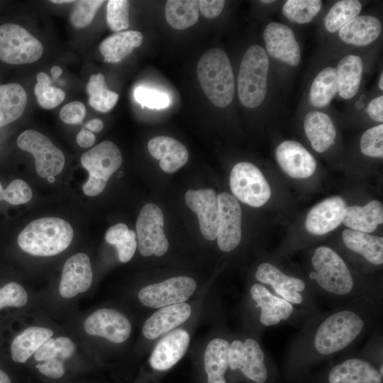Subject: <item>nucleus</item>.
Listing matches in <instances>:
<instances>
[{
  "instance_id": "nucleus-18",
  "label": "nucleus",
  "mask_w": 383,
  "mask_h": 383,
  "mask_svg": "<svg viewBox=\"0 0 383 383\" xmlns=\"http://www.w3.org/2000/svg\"><path fill=\"white\" fill-rule=\"evenodd\" d=\"M345 201L340 196H332L317 204L309 211L305 221L308 232L323 235L336 228L341 223Z\"/></svg>"
},
{
  "instance_id": "nucleus-60",
  "label": "nucleus",
  "mask_w": 383,
  "mask_h": 383,
  "mask_svg": "<svg viewBox=\"0 0 383 383\" xmlns=\"http://www.w3.org/2000/svg\"><path fill=\"white\" fill-rule=\"evenodd\" d=\"M383 74H382V72L380 75V77H379V87L381 90L383 89Z\"/></svg>"
},
{
  "instance_id": "nucleus-13",
  "label": "nucleus",
  "mask_w": 383,
  "mask_h": 383,
  "mask_svg": "<svg viewBox=\"0 0 383 383\" xmlns=\"http://www.w3.org/2000/svg\"><path fill=\"white\" fill-rule=\"evenodd\" d=\"M219 225L217 233L220 250L230 252L241 240V208L237 199L227 192L218 196Z\"/></svg>"
},
{
  "instance_id": "nucleus-46",
  "label": "nucleus",
  "mask_w": 383,
  "mask_h": 383,
  "mask_svg": "<svg viewBox=\"0 0 383 383\" xmlns=\"http://www.w3.org/2000/svg\"><path fill=\"white\" fill-rule=\"evenodd\" d=\"M361 152L367 156L382 158L383 157V124L367 129L360 139Z\"/></svg>"
},
{
  "instance_id": "nucleus-27",
  "label": "nucleus",
  "mask_w": 383,
  "mask_h": 383,
  "mask_svg": "<svg viewBox=\"0 0 383 383\" xmlns=\"http://www.w3.org/2000/svg\"><path fill=\"white\" fill-rule=\"evenodd\" d=\"M342 223L352 230L372 233L383 223L382 204L372 200L364 206H347L343 212Z\"/></svg>"
},
{
  "instance_id": "nucleus-7",
  "label": "nucleus",
  "mask_w": 383,
  "mask_h": 383,
  "mask_svg": "<svg viewBox=\"0 0 383 383\" xmlns=\"http://www.w3.org/2000/svg\"><path fill=\"white\" fill-rule=\"evenodd\" d=\"M316 279L325 290L346 294L353 287L352 275L343 259L328 247L318 248L311 259Z\"/></svg>"
},
{
  "instance_id": "nucleus-26",
  "label": "nucleus",
  "mask_w": 383,
  "mask_h": 383,
  "mask_svg": "<svg viewBox=\"0 0 383 383\" xmlns=\"http://www.w3.org/2000/svg\"><path fill=\"white\" fill-rule=\"evenodd\" d=\"M304 127L312 148L318 152H325L335 141L336 131L333 122L323 112H309L304 117Z\"/></svg>"
},
{
  "instance_id": "nucleus-36",
  "label": "nucleus",
  "mask_w": 383,
  "mask_h": 383,
  "mask_svg": "<svg viewBox=\"0 0 383 383\" xmlns=\"http://www.w3.org/2000/svg\"><path fill=\"white\" fill-rule=\"evenodd\" d=\"M227 340L215 338L208 344L204 356V365L208 377H223L228 365Z\"/></svg>"
},
{
  "instance_id": "nucleus-15",
  "label": "nucleus",
  "mask_w": 383,
  "mask_h": 383,
  "mask_svg": "<svg viewBox=\"0 0 383 383\" xmlns=\"http://www.w3.org/2000/svg\"><path fill=\"white\" fill-rule=\"evenodd\" d=\"M263 38L271 57L290 66L298 65L301 60L300 47L289 26L272 22L265 27Z\"/></svg>"
},
{
  "instance_id": "nucleus-57",
  "label": "nucleus",
  "mask_w": 383,
  "mask_h": 383,
  "mask_svg": "<svg viewBox=\"0 0 383 383\" xmlns=\"http://www.w3.org/2000/svg\"><path fill=\"white\" fill-rule=\"evenodd\" d=\"M0 383H11V379L7 373L0 369Z\"/></svg>"
},
{
  "instance_id": "nucleus-42",
  "label": "nucleus",
  "mask_w": 383,
  "mask_h": 383,
  "mask_svg": "<svg viewBox=\"0 0 383 383\" xmlns=\"http://www.w3.org/2000/svg\"><path fill=\"white\" fill-rule=\"evenodd\" d=\"M38 83L34 92L39 105L45 109H52L60 105L65 98V93L61 89L51 86L50 77L45 72H39L36 76Z\"/></svg>"
},
{
  "instance_id": "nucleus-24",
  "label": "nucleus",
  "mask_w": 383,
  "mask_h": 383,
  "mask_svg": "<svg viewBox=\"0 0 383 383\" xmlns=\"http://www.w3.org/2000/svg\"><path fill=\"white\" fill-rule=\"evenodd\" d=\"M253 300L261 308L260 322L265 326H272L289 317L293 306L284 299L272 295L264 286L255 284L250 289Z\"/></svg>"
},
{
  "instance_id": "nucleus-39",
  "label": "nucleus",
  "mask_w": 383,
  "mask_h": 383,
  "mask_svg": "<svg viewBox=\"0 0 383 383\" xmlns=\"http://www.w3.org/2000/svg\"><path fill=\"white\" fill-rule=\"evenodd\" d=\"M362 4L357 0H342L336 2L324 18V26L330 33L339 30L348 22L358 16Z\"/></svg>"
},
{
  "instance_id": "nucleus-11",
  "label": "nucleus",
  "mask_w": 383,
  "mask_h": 383,
  "mask_svg": "<svg viewBox=\"0 0 383 383\" xmlns=\"http://www.w3.org/2000/svg\"><path fill=\"white\" fill-rule=\"evenodd\" d=\"M196 289V283L191 277H175L142 288L138 299L146 306L162 308L184 303Z\"/></svg>"
},
{
  "instance_id": "nucleus-6",
  "label": "nucleus",
  "mask_w": 383,
  "mask_h": 383,
  "mask_svg": "<svg viewBox=\"0 0 383 383\" xmlns=\"http://www.w3.org/2000/svg\"><path fill=\"white\" fill-rule=\"evenodd\" d=\"M41 43L23 27L6 23L0 26V60L11 65L33 63L41 57Z\"/></svg>"
},
{
  "instance_id": "nucleus-20",
  "label": "nucleus",
  "mask_w": 383,
  "mask_h": 383,
  "mask_svg": "<svg viewBox=\"0 0 383 383\" xmlns=\"http://www.w3.org/2000/svg\"><path fill=\"white\" fill-rule=\"evenodd\" d=\"M148 149L155 159L160 160V167L165 172L172 173L184 166L189 157L185 146L177 140L165 135L151 138Z\"/></svg>"
},
{
  "instance_id": "nucleus-38",
  "label": "nucleus",
  "mask_w": 383,
  "mask_h": 383,
  "mask_svg": "<svg viewBox=\"0 0 383 383\" xmlns=\"http://www.w3.org/2000/svg\"><path fill=\"white\" fill-rule=\"evenodd\" d=\"M89 95V104L95 110L106 113L113 108L118 99V94L109 90L101 73L90 77L87 84Z\"/></svg>"
},
{
  "instance_id": "nucleus-17",
  "label": "nucleus",
  "mask_w": 383,
  "mask_h": 383,
  "mask_svg": "<svg viewBox=\"0 0 383 383\" xmlns=\"http://www.w3.org/2000/svg\"><path fill=\"white\" fill-rule=\"evenodd\" d=\"M275 156L282 170L292 178L309 177L316 169L317 164L313 156L295 140L281 143L276 148Z\"/></svg>"
},
{
  "instance_id": "nucleus-48",
  "label": "nucleus",
  "mask_w": 383,
  "mask_h": 383,
  "mask_svg": "<svg viewBox=\"0 0 383 383\" xmlns=\"http://www.w3.org/2000/svg\"><path fill=\"white\" fill-rule=\"evenodd\" d=\"M27 301L28 294L21 284L11 282L0 288V311L5 307H22Z\"/></svg>"
},
{
  "instance_id": "nucleus-16",
  "label": "nucleus",
  "mask_w": 383,
  "mask_h": 383,
  "mask_svg": "<svg viewBox=\"0 0 383 383\" xmlns=\"http://www.w3.org/2000/svg\"><path fill=\"white\" fill-rule=\"evenodd\" d=\"M93 281V272L87 255L79 252L64 264L59 284V294L65 299L73 298L87 291Z\"/></svg>"
},
{
  "instance_id": "nucleus-8",
  "label": "nucleus",
  "mask_w": 383,
  "mask_h": 383,
  "mask_svg": "<svg viewBox=\"0 0 383 383\" xmlns=\"http://www.w3.org/2000/svg\"><path fill=\"white\" fill-rule=\"evenodd\" d=\"M231 189L236 199L252 207L264 205L271 196V189L261 171L248 162L237 163L230 175Z\"/></svg>"
},
{
  "instance_id": "nucleus-50",
  "label": "nucleus",
  "mask_w": 383,
  "mask_h": 383,
  "mask_svg": "<svg viewBox=\"0 0 383 383\" xmlns=\"http://www.w3.org/2000/svg\"><path fill=\"white\" fill-rule=\"evenodd\" d=\"M36 367L43 375L50 379H60L65 372L64 362L60 360H50L39 362Z\"/></svg>"
},
{
  "instance_id": "nucleus-37",
  "label": "nucleus",
  "mask_w": 383,
  "mask_h": 383,
  "mask_svg": "<svg viewBox=\"0 0 383 383\" xmlns=\"http://www.w3.org/2000/svg\"><path fill=\"white\" fill-rule=\"evenodd\" d=\"M105 240L116 246L118 259L122 262L131 260L138 245L136 233L123 223L110 227L105 234Z\"/></svg>"
},
{
  "instance_id": "nucleus-35",
  "label": "nucleus",
  "mask_w": 383,
  "mask_h": 383,
  "mask_svg": "<svg viewBox=\"0 0 383 383\" xmlns=\"http://www.w3.org/2000/svg\"><path fill=\"white\" fill-rule=\"evenodd\" d=\"M165 15L167 23L172 28L177 30L189 28L194 25L199 18L198 1H167Z\"/></svg>"
},
{
  "instance_id": "nucleus-63",
  "label": "nucleus",
  "mask_w": 383,
  "mask_h": 383,
  "mask_svg": "<svg viewBox=\"0 0 383 383\" xmlns=\"http://www.w3.org/2000/svg\"><path fill=\"white\" fill-rule=\"evenodd\" d=\"M262 3H264V4H270V3H273L274 1H261Z\"/></svg>"
},
{
  "instance_id": "nucleus-51",
  "label": "nucleus",
  "mask_w": 383,
  "mask_h": 383,
  "mask_svg": "<svg viewBox=\"0 0 383 383\" xmlns=\"http://www.w3.org/2000/svg\"><path fill=\"white\" fill-rule=\"evenodd\" d=\"M199 9L201 14L207 18H213L218 16L225 5L223 0H200L198 1Z\"/></svg>"
},
{
  "instance_id": "nucleus-52",
  "label": "nucleus",
  "mask_w": 383,
  "mask_h": 383,
  "mask_svg": "<svg viewBox=\"0 0 383 383\" xmlns=\"http://www.w3.org/2000/svg\"><path fill=\"white\" fill-rule=\"evenodd\" d=\"M243 350V343L235 340L229 345L228 365L232 370L239 369Z\"/></svg>"
},
{
  "instance_id": "nucleus-3",
  "label": "nucleus",
  "mask_w": 383,
  "mask_h": 383,
  "mask_svg": "<svg viewBox=\"0 0 383 383\" xmlns=\"http://www.w3.org/2000/svg\"><path fill=\"white\" fill-rule=\"evenodd\" d=\"M269 59L265 50L252 45L240 62L238 77V94L241 104L255 108L264 101L267 87Z\"/></svg>"
},
{
  "instance_id": "nucleus-47",
  "label": "nucleus",
  "mask_w": 383,
  "mask_h": 383,
  "mask_svg": "<svg viewBox=\"0 0 383 383\" xmlns=\"http://www.w3.org/2000/svg\"><path fill=\"white\" fill-rule=\"evenodd\" d=\"M31 198V189L23 179L13 180L5 189L2 188L0 182V201H6L12 205H19L29 201Z\"/></svg>"
},
{
  "instance_id": "nucleus-44",
  "label": "nucleus",
  "mask_w": 383,
  "mask_h": 383,
  "mask_svg": "<svg viewBox=\"0 0 383 383\" xmlns=\"http://www.w3.org/2000/svg\"><path fill=\"white\" fill-rule=\"evenodd\" d=\"M104 3L100 0H81L75 1L70 14L72 24L77 28L89 26L94 19L96 13Z\"/></svg>"
},
{
  "instance_id": "nucleus-19",
  "label": "nucleus",
  "mask_w": 383,
  "mask_h": 383,
  "mask_svg": "<svg viewBox=\"0 0 383 383\" xmlns=\"http://www.w3.org/2000/svg\"><path fill=\"white\" fill-rule=\"evenodd\" d=\"M190 337L184 329H176L162 338L150 357V366L157 370H167L173 367L185 354Z\"/></svg>"
},
{
  "instance_id": "nucleus-22",
  "label": "nucleus",
  "mask_w": 383,
  "mask_h": 383,
  "mask_svg": "<svg viewBox=\"0 0 383 383\" xmlns=\"http://www.w3.org/2000/svg\"><path fill=\"white\" fill-rule=\"evenodd\" d=\"M190 314L191 307L184 302L162 307L145 321L143 334L149 340L155 339L186 321Z\"/></svg>"
},
{
  "instance_id": "nucleus-43",
  "label": "nucleus",
  "mask_w": 383,
  "mask_h": 383,
  "mask_svg": "<svg viewBox=\"0 0 383 383\" xmlns=\"http://www.w3.org/2000/svg\"><path fill=\"white\" fill-rule=\"evenodd\" d=\"M106 21L113 30L121 32L129 27V1L110 0L107 2Z\"/></svg>"
},
{
  "instance_id": "nucleus-25",
  "label": "nucleus",
  "mask_w": 383,
  "mask_h": 383,
  "mask_svg": "<svg viewBox=\"0 0 383 383\" xmlns=\"http://www.w3.org/2000/svg\"><path fill=\"white\" fill-rule=\"evenodd\" d=\"M382 32V23L372 16H357L338 31L340 39L345 43L365 46L374 41Z\"/></svg>"
},
{
  "instance_id": "nucleus-5",
  "label": "nucleus",
  "mask_w": 383,
  "mask_h": 383,
  "mask_svg": "<svg viewBox=\"0 0 383 383\" xmlns=\"http://www.w3.org/2000/svg\"><path fill=\"white\" fill-rule=\"evenodd\" d=\"M363 321L354 312L342 311L327 318L319 326L315 336L316 350L330 355L348 345L361 332Z\"/></svg>"
},
{
  "instance_id": "nucleus-32",
  "label": "nucleus",
  "mask_w": 383,
  "mask_h": 383,
  "mask_svg": "<svg viewBox=\"0 0 383 383\" xmlns=\"http://www.w3.org/2000/svg\"><path fill=\"white\" fill-rule=\"evenodd\" d=\"M27 94L17 83L0 86V128L19 118L26 109Z\"/></svg>"
},
{
  "instance_id": "nucleus-29",
  "label": "nucleus",
  "mask_w": 383,
  "mask_h": 383,
  "mask_svg": "<svg viewBox=\"0 0 383 383\" xmlns=\"http://www.w3.org/2000/svg\"><path fill=\"white\" fill-rule=\"evenodd\" d=\"M143 41V34L137 30L117 32L101 43L99 50L104 61L110 63L121 62Z\"/></svg>"
},
{
  "instance_id": "nucleus-2",
  "label": "nucleus",
  "mask_w": 383,
  "mask_h": 383,
  "mask_svg": "<svg viewBox=\"0 0 383 383\" xmlns=\"http://www.w3.org/2000/svg\"><path fill=\"white\" fill-rule=\"evenodd\" d=\"M197 76L209 101L221 108L228 106L235 94V83L229 58L221 49L211 48L198 62Z\"/></svg>"
},
{
  "instance_id": "nucleus-59",
  "label": "nucleus",
  "mask_w": 383,
  "mask_h": 383,
  "mask_svg": "<svg viewBox=\"0 0 383 383\" xmlns=\"http://www.w3.org/2000/svg\"><path fill=\"white\" fill-rule=\"evenodd\" d=\"M51 2L55 4H68V3H72L74 2V1L72 0H52Z\"/></svg>"
},
{
  "instance_id": "nucleus-23",
  "label": "nucleus",
  "mask_w": 383,
  "mask_h": 383,
  "mask_svg": "<svg viewBox=\"0 0 383 383\" xmlns=\"http://www.w3.org/2000/svg\"><path fill=\"white\" fill-rule=\"evenodd\" d=\"M382 379L370 362L355 358L335 365L328 374L329 383H380Z\"/></svg>"
},
{
  "instance_id": "nucleus-55",
  "label": "nucleus",
  "mask_w": 383,
  "mask_h": 383,
  "mask_svg": "<svg viewBox=\"0 0 383 383\" xmlns=\"http://www.w3.org/2000/svg\"><path fill=\"white\" fill-rule=\"evenodd\" d=\"M84 126L91 132H99L102 130L104 124L101 119L94 118L88 121Z\"/></svg>"
},
{
  "instance_id": "nucleus-62",
  "label": "nucleus",
  "mask_w": 383,
  "mask_h": 383,
  "mask_svg": "<svg viewBox=\"0 0 383 383\" xmlns=\"http://www.w3.org/2000/svg\"><path fill=\"white\" fill-rule=\"evenodd\" d=\"M310 277L311 279H316V272H311L310 274H309Z\"/></svg>"
},
{
  "instance_id": "nucleus-10",
  "label": "nucleus",
  "mask_w": 383,
  "mask_h": 383,
  "mask_svg": "<svg viewBox=\"0 0 383 383\" xmlns=\"http://www.w3.org/2000/svg\"><path fill=\"white\" fill-rule=\"evenodd\" d=\"M164 217L161 209L148 203L143 206L136 221V236L139 252L145 257L163 255L169 247L164 233Z\"/></svg>"
},
{
  "instance_id": "nucleus-34",
  "label": "nucleus",
  "mask_w": 383,
  "mask_h": 383,
  "mask_svg": "<svg viewBox=\"0 0 383 383\" xmlns=\"http://www.w3.org/2000/svg\"><path fill=\"white\" fill-rule=\"evenodd\" d=\"M338 91V74L336 68L327 67L322 70L313 79L309 93V99L315 107L329 104Z\"/></svg>"
},
{
  "instance_id": "nucleus-1",
  "label": "nucleus",
  "mask_w": 383,
  "mask_h": 383,
  "mask_svg": "<svg viewBox=\"0 0 383 383\" xmlns=\"http://www.w3.org/2000/svg\"><path fill=\"white\" fill-rule=\"evenodd\" d=\"M74 235L71 225L57 217H45L28 223L19 233L18 245L26 252L48 257L65 250Z\"/></svg>"
},
{
  "instance_id": "nucleus-12",
  "label": "nucleus",
  "mask_w": 383,
  "mask_h": 383,
  "mask_svg": "<svg viewBox=\"0 0 383 383\" xmlns=\"http://www.w3.org/2000/svg\"><path fill=\"white\" fill-rule=\"evenodd\" d=\"M83 327L87 335L104 338L113 343H123L131 332L129 320L119 311L108 308L99 309L88 316Z\"/></svg>"
},
{
  "instance_id": "nucleus-21",
  "label": "nucleus",
  "mask_w": 383,
  "mask_h": 383,
  "mask_svg": "<svg viewBox=\"0 0 383 383\" xmlns=\"http://www.w3.org/2000/svg\"><path fill=\"white\" fill-rule=\"evenodd\" d=\"M255 277L262 283L270 284L286 301L295 304L302 302L303 298L299 292L305 289V284L301 279L287 276L267 262L259 265Z\"/></svg>"
},
{
  "instance_id": "nucleus-14",
  "label": "nucleus",
  "mask_w": 383,
  "mask_h": 383,
  "mask_svg": "<svg viewBox=\"0 0 383 383\" xmlns=\"http://www.w3.org/2000/svg\"><path fill=\"white\" fill-rule=\"evenodd\" d=\"M187 206L198 216L203 236L209 240L217 238L219 225L218 196L212 189H189L185 194Z\"/></svg>"
},
{
  "instance_id": "nucleus-31",
  "label": "nucleus",
  "mask_w": 383,
  "mask_h": 383,
  "mask_svg": "<svg viewBox=\"0 0 383 383\" xmlns=\"http://www.w3.org/2000/svg\"><path fill=\"white\" fill-rule=\"evenodd\" d=\"M338 74V92L345 99H350L357 94L363 72L360 57L348 55L343 57L336 68Z\"/></svg>"
},
{
  "instance_id": "nucleus-40",
  "label": "nucleus",
  "mask_w": 383,
  "mask_h": 383,
  "mask_svg": "<svg viewBox=\"0 0 383 383\" xmlns=\"http://www.w3.org/2000/svg\"><path fill=\"white\" fill-rule=\"evenodd\" d=\"M76 352V345L67 336L50 338L33 355L34 360L39 362L60 360H67Z\"/></svg>"
},
{
  "instance_id": "nucleus-4",
  "label": "nucleus",
  "mask_w": 383,
  "mask_h": 383,
  "mask_svg": "<svg viewBox=\"0 0 383 383\" xmlns=\"http://www.w3.org/2000/svg\"><path fill=\"white\" fill-rule=\"evenodd\" d=\"M122 161L120 150L110 140H104L84 152L81 163L88 171L89 178L83 186L84 193L89 196L101 194Z\"/></svg>"
},
{
  "instance_id": "nucleus-53",
  "label": "nucleus",
  "mask_w": 383,
  "mask_h": 383,
  "mask_svg": "<svg viewBox=\"0 0 383 383\" xmlns=\"http://www.w3.org/2000/svg\"><path fill=\"white\" fill-rule=\"evenodd\" d=\"M366 112L374 121H383V96L381 95L372 99L368 104Z\"/></svg>"
},
{
  "instance_id": "nucleus-45",
  "label": "nucleus",
  "mask_w": 383,
  "mask_h": 383,
  "mask_svg": "<svg viewBox=\"0 0 383 383\" xmlns=\"http://www.w3.org/2000/svg\"><path fill=\"white\" fill-rule=\"evenodd\" d=\"M135 101L142 107L161 109L167 107L170 104V96L159 89L140 86L135 89L133 92Z\"/></svg>"
},
{
  "instance_id": "nucleus-30",
  "label": "nucleus",
  "mask_w": 383,
  "mask_h": 383,
  "mask_svg": "<svg viewBox=\"0 0 383 383\" xmlns=\"http://www.w3.org/2000/svg\"><path fill=\"white\" fill-rule=\"evenodd\" d=\"M344 244L350 250L362 255L374 265L383 262V238L372 235L369 233L354 231L344 230L342 233Z\"/></svg>"
},
{
  "instance_id": "nucleus-58",
  "label": "nucleus",
  "mask_w": 383,
  "mask_h": 383,
  "mask_svg": "<svg viewBox=\"0 0 383 383\" xmlns=\"http://www.w3.org/2000/svg\"><path fill=\"white\" fill-rule=\"evenodd\" d=\"M208 383H226L225 377H208Z\"/></svg>"
},
{
  "instance_id": "nucleus-28",
  "label": "nucleus",
  "mask_w": 383,
  "mask_h": 383,
  "mask_svg": "<svg viewBox=\"0 0 383 383\" xmlns=\"http://www.w3.org/2000/svg\"><path fill=\"white\" fill-rule=\"evenodd\" d=\"M53 334V331L46 327L26 328L16 335L11 343L12 360L17 363L26 362Z\"/></svg>"
},
{
  "instance_id": "nucleus-41",
  "label": "nucleus",
  "mask_w": 383,
  "mask_h": 383,
  "mask_svg": "<svg viewBox=\"0 0 383 383\" xmlns=\"http://www.w3.org/2000/svg\"><path fill=\"white\" fill-rule=\"evenodd\" d=\"M322 4L321 0H288L282 7V13L292 22L308 23L320 11Z\"/></svg>"
},
{
  "instance_id": "nucleus-33",
  "label": "nucleus",
  "mask_w": 383,
  "mask_h": 383,
  "mask_svg": "<svg viewBox=\"0 0 383 383\" xmlns=\"http://www.w3.org/2000/svg\"><path fill=\"white\" fill-rule=\"evenodd\" d=\"M264 358L265 355L259 343L254 339L248 338L243 343L239 369L250 379L256 383H264L267 377Z\"/></svg>"
},
{
  "instance_id": "nucleus-9",
  "label": "nucleus",
  "mask_w": 383,
  "mask_h": 383,
  "mask_svg": "<svg viewBox=\"0 0 383 383\" xmlns=\"http://www.w3.org/2000/svg\"><path fill=\"white\" fill-rule=\"evenodd\" d=\"M18 147L30 152L35 158L37 174L42 178L55 176L64 168V153L44 134L27 130L17 138Z\"/></svg>"
},
{
  "instance_id": "nucleus-49",
  "label": "nucleus",
  "mask_w": 383,
  "mask_h": 383,
  "mask_svg": "<svg viewBox=\"0 0 383 383\" xmlns=\"http://www.w3.org/2000/svg\"><path fill=\"white\" fill-rule=\"evenodd\" d=\"M86 109L84 105L77 101L65 105L60 111V119L69 124L80 123L84 118Z\"/></svg>"
},
{
  "instance_id": "nucleus-61",
  "label": "nucleus",
  "mask_w": 383,
  "mask_h": 383,
  "mask_svg": "<svg viewBox=\"0 0 383 383\" xmlns=\"http://www.w3.org/2000/svg\"><path fill=\"white\" fill-rule=\"evenodd\" d=\"M48 179V181L50 182V183H52L55 182V177L54 176H50L49 177L47 178Z\"/></svg>"
},
{
  "instance_id": "nucleus-56",
  "label": "nucleus",
  "mask_w": 383,
  "mask_h": 383,
  "mask_svg": "<svg viewBox=\"0 0 383 383\" xmlns=\"http://www.w3.org/2000/svg\"><path fill=\"white\" fill-rule=\"evenodd\" d=\"M50 72H51L52 79L54 81H55L62 72V69L59 66H57V65L52 67Z\"/></svg>"
},
{
  "instance_id": "nucleus-54",
  "label": "nucleus",
  "mask_w": 383,
  "mask_h": 383,
  "mask_svg": "<svg viewBox=\"0 0 383 383\" xmlns=\"http://www.w3.org/2000/svg\"><path fill=\"white\" fill-rule=\"evenodd\" d=\"M76 140L80 147L89 148L94 144L96 138L92 132L83 128L77 134Z\"/></svg>"
}]
</instances>
